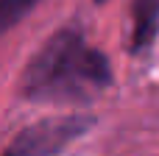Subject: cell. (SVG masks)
<instances>
[{"instance_id":"6da1fadb","label":"cell","mask_w":159,"mask_h":156,"mask_svg":"<svg viewBox=\"0 0 159 156\" xmlns=\"http://www.w3.org/2000/svg\"><path fill=\"white\" fill-rule=\"evenodd\" d=\"M112 87V64L78 25L53 31L17 78V95L31 103H89Z\"/></svg>"},{"instance_id":"7a4b0ae2","label":"cell","mask_w":159,"mask_h":156,"mask_svg":"<svg viewBox=\"0 0 159 156\" xmlns=\"http://www.w3.org/2000/svg\"><path fill=\"white\" fill-rule=\"evenodd\" d=\"M92 123L95 120L89 114H61V117L36 120L25 126L3 148L0 156H59L78 137H84Z\"/></svg>"},{"instance_id":"3957f363","label":"cell","mask_w":159,"mask_h":156,"mask_svg":"<svg viewBox=\"0 0 159 156\" xmlns=\"http://www.w3.org/2000/svg\"><path fill=\"white\" fill-rule=\"evenodd\" d=\"M159 33V0H131V36L129 50L145 53L151 50Z\"/></svg>"},{"instance_id":"277c9868","label":"cell","mask_w":159,"mask_h":156,"mask_svg":"<svg viewBox=\"0 0 159 156\" xmlns=\"http://www.w3.org/2000/svg\"><path fill=\"white\" fill-rule=\"evenodd\" d=\"M36 3L39 0H0V36L17 28L36 8Z\"/></svg>"},{"instance_id":"5b68a950","label":"cell","mask_w":159,"mask_h":156,"mask_svg":"<svg viewBox=\"0 0 159 156\" xmlns=\"http://www.w3.org/2000/svg\"><path fill=\"white\" fill-rule=\"evenodd\" d=\"M95 3H106V0H95Z\"/></svg>"}]
</instances>
